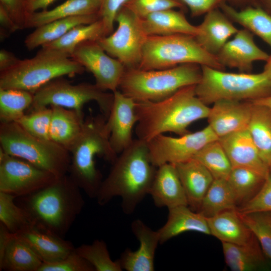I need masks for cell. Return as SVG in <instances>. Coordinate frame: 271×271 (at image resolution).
<instances>
[{
    "label": "cell",
    "instance_id": "obj_1",
    "mask_svg": "<svg viewBox=\"0 0 271 271\" xmlns=\"http://www.w3.org/2000/svg\"><path fill=\"white\" fill-rule=\"evenodd\" d=\"M112 165L101 183L97 203L103 206L114 197H119L123 213L132 214L149 194L157 169L151 161L147 143L134 139Z\"/></svg>",
    "mask_w": 271,
    "mask_h": 271
},
{
    "label": "cell",
    "instance_id": "obj_2",
    "mask_svg": "<svg viewBox=\"0 0 271 271\" xmlns=\"http://www.w3.org/2000/svg\"><path fill=\"white\" fill-rule=\"evenodd\" d=\"M195 87H183L158 101L136 102L137 139L147 143L166 132L182 136L190 132L193 122L207 118L210 107L198 97Z\"/></svg>",
    "mask_w": 271,
    "mask_h": 271
},
{
    "label": "cell",
    "instance_id": "obj_3",
    "mask_svg": "<svg viewBox=\"0 0 271 271\" xmlns=\"http://www.w3.org/2000/svg\"><path fill=\"white\" fill-rule=\"evenodd\" d=\"M30 224L63 237L84 206L81 189L68 174L44 188L21 197Z\"/></svg>",
    "mask_w": 271,
    "mask_h": 271
},
{
    "label": "cell",
    "instance_id": "obj_4",
    "mask_svg": "<svg viewBox=\"0 0 271 271\" xmlns=\"http://www.w3.org/2000/svg\"><path fill=\"white\" fill-rule=\"evenodd\" d=\"M103 114L90 115L84 120L79 137L70 150L68 174L91 198H96L102 176L95 162L96 156L112 164L118 155L113 150Z\"/></svg>",
    "mask_w": 271,
    "mask_h": 271
},
{
    "label": "cell",
    "instance_id": "obj_5",
    "mask_svg": "<svg viewBox=\"0 0 271 271\" xmlns=\"http://www.w3.org/2000/svg\"><path fill=\"white\" fill-rule=\"evenodd\" d=\"M199 66L187 63L164 69H126L118 89L136 102L160 101L183 87L198 83L201 78Z\"/></svg>",
    "mask_w": 271,
    "mask_h": 271
},
{
    "label": "cell",
    "instance_id": "obj_6",
    "mask_svg": "<svg viewBox=\"0 0 271 271\" xmlns=\"http://www.w3.org/2000/svg\"><path fill=\"white\" fill-rule=\"evenodd\" d=\"M85 70L69 54L42 47L33 58L20 59L11 68L0 72V88L18 89L34 93L54 79L82 74Z\"/></svg>",
    "mask_w": 271,
    "mask_h": 271
},
{
    "label": "cell",
    "instance_id": "obj_7",
    "mask_svg": "<svg viewBox=\"0 0 271 271\" xmlns=\"http://www.w3.org/2000/svg\"><path fill=\"white\" fill-rule=\"evenodd\" d=\"M0 145L5 153L28 161L57 177L68 174L70 152L51 140L36 137L16 122L1 123Z\"/></svg>",
    "mask_w": 271,
    "mask_h": 271
},
{
    "label": "cell",
    "instance_id": "obj_8",
    "mask_svg": "<svg viewBox=\"0 0 271 271\" xmlns=\"http://www.w3.org/2000/svg\"><path fill=\"white\" fill-rule=\"evenodd\" d=\"M200 66L201 78L195 92L207 105L223 99L252 101L271 94V80L263 71L236 73Z\"/></svg>",
    "mask_w": 271,
    "mask_h": 271
},
{
    "label": "cell",
    "instance_id": "obj_9",
    "mask_svg": "<svg viewBox=\"0 0 271 271\" xmlns=\"http://www.w3.org/2000/svg\"><path fill=\"white\" fill-rule=\"evenodd\" d=\"M187 63L224 69L217 57L204 50L194 36L184 34L148 36L138 68L164 69Z\"/></svg>",
    "mask_w": 271,
    "mask_h": 271
},
{
    "label": "cell",
    "instance_id": "obj_10",
    "mask_svg": "<svg viewBox=\"0 0 271 271\" xmlns=\"http://www.w3.org/2000/svg\"><path fill=\"white\" fill-rule=\"evenodd\" d=\"M62 77L54 79L35 93L31 110L42 107L58 106L83 113L84 105L95 101L107 119L113 103V93L104 91L96 84H72Z\"/></svg>",
    "mask_w": 271,
    "mask_h": 271
},
{
    "label": "cell",
    "instance_id": "obj_11",
    "mask_svg": "<svg viewBox=\"0 0 271 271\" xmlns=\"http://www.w3.org/2000/svg\"><path fill=\"white\" fill-rule=\"evenodd\" d=\"M116 29L97 42L110 56L119 60L126 69L138 68L148 36L139 18L123 6L115 18Z\"/></svg>",
    "mask_w": 271,
    "mask_h": 271
},
{
    "label": "cell",
    "instance_id": "obj_12",
    "mask_svg": "<svg viewBox=\"0 0 271 271\" xmlns=\"http://www.w3.org/2000/svg\"><path fill=\"white\" fill-rule=\"evenodd\" d=\"M57 178L27 161L5 153L0 149V192L17 197H23L50 185Z\"/></svg>",
    "mask_w": 271,
    "mask_h": 271
},
{
    "label": "cell",
    "instance_id": "obj_13",
    "mask_svg": "<svg viewBox=\"0 0 271 271\" xmlns=\"http://www.w3.org/2000/svg\"><path fill=\"white\" fill-rule=\"evenodd\" d=\"M218 139L208 125L201 130L178 137L161 134L147 142V145L151 161L158 167L192 159L206 145Z\"/></svg>",
    "mask_w": 271,
    "mask_h": 271
},
{
    "label": "cell",
    "instance_id": "obj_14",
    "mask_svg": "<svg viewBox=\"0 0 271 271\" xmlns=\"http://www.w3.org/2000/svg\"><path fill=\"white\" fill-rule=\"evenodd\" d=\"M71 58L92 74L96 85L111 92L118 89L126 68L117 59L109 55L97 41L79 44Z\"/></svg>",
    "mask_w": 271,
    "mask_h": 271
},
{
    "label": "cell",
    "instance_id": "obj_15",
    "mask_svg": "<svg viewBox=\"0 0 271 271\" xmlns=\"http://www.w3.org/2000/svg\"><path fill=\"white\" fill-rule=\"evenodd\" d=\"M113 103L106 125L112 149L119 154L133 141L132 132L138 121L136 101L117 89L112 92Z\"/></svg>",
    "mask_w": 271,
    "mask_h": 271
},
{
    "label": "cell",
    "instance_id": "obj_16",
    "mask_svg": "<svg viewBox=\"0 0 271 271\" xmlns=\"http://www.w3.org/2000/svg\"><path fill=\"white\" fill-rule=\"evenodd\" d=\"M253 103L250 101L220 100L210 107L208 125L218 139L247 129Z\"/></svg>",
    "mask_w": 271,
    "mask_h": 271
},
{
    "label": "cell",
    "instance_id": "obj_17",
    "mask_svg": "<svg viewBox=\"0 0 271 271\" xmlns=\"http://www.w3.org/2000/svg\"><path fill=\"white\" fill-rule=\"evenodd\" d=\"M216 56L224 67L237 68L241 72L250 73L254 62L266 61L269 55L256 45L252 33L243 29L238 30Z\"/></svg>",
    "mask_w": 271,
    "mask_h": 271
},
{
    "label": "cell",
    "instance_id": "obj_18",
    "mask_svg": "<svg viewBox=\"0 0 271 271\" xmlns=\"http://www.w3.org/2000/svg\"><path fill=\"white\" fill-rule=\"evenodd\" d=\"M43 262L26 241L0 224V270L38 271Z\"/></svg>",
    "mask_w": 271,
    "mask_h": 271
},
{
    "label": "cell",
    "instance_id": "obj_19",
    "mask_svg": "<svg viewBox=\"0 0 271 271\" xmlns=\"http://www.w3.org/2000/svg\"><path fill=\"white\" fill-rule=\"evenodd\" d=\"M132 233L138 240L140 246L135 251L126 248L118 259L123 269L127 271H153L155 253L160 238L158 231L152 230L140 219L131 224Z\"/></svg>",
    "mask_w": 271,
    "mask_h": 271
},
{
    "label": "cell",
    "instance_id": "obj_20",
    "mask_svg": "<svg viewBox=\"0 0 271 271\" xmlns=\"http://www.w3.org/2000/svg\"><path fill=\"white\" fill-rule=\"evenodd\" d=\"M234 168L252 170L265 178L270 168L263 161L247 130L218 139Z\"/></svg>",
    "mask_w": 271,
    "mask_h": 271
},
{
    "label": "cell",
    "instance_id": "obj_21",
    "mask_svg": "<svg viewBox=\"0 0 271 271\" xmlns=\"http://www.w3.org/2000/svg\"><path fill=\"white\" fill-rule=\"evenodd\" d=\"M149 195L155 205L168 209L188 205L184 188L174 164H164L157 167Z\"/></svg>",
    "mask_w": 271,
    "mask_h": 271
},
{
    "label": "cell",
    "instance_id": "obj_22",
    "mask_svg": "<svg viewBox=\"0 0 271 271\" xmlns=\"http://www.w3.org/2000/svg\"><path fill=\"white\" fill-rule=\"evenodd\" d=\"M228 18L216 8L208 12L197 26L198 33L194 38L208 53L216 56L229 39L238 31Z\"/></svg>",
    "mask_w": 271,
    "mask_h": 271
},
{
    "label": "cell",
    "instance_id": "obj_23",
    "mask_svg": "<svg viewBox=\"0 0 271 271\" xmlns=\"http://www.w3.org/2000/svg\"><path fill=\"white\" fill-rule=\"evenodd\" d=\"M16 234L29 243L43 262L59 260L75 249L70 241L63 237L31 224Z\"/></svg>",
    "mask_w": 271,
    "mask_h": 271
},
{
    "label": "cell",
    "instance_id": "obj_24",
    "mask_svg": "<svg viewBox=\"0 0 271 271\" xmlns=\"http://www.w3.org/2000/svg\"><path fill=\"white\" fill-rule=\"evenodd\" d=\"M206 219L210 235L221 242L247 245L257 241L236 209L225 211Z\"/></svg>",
    "mask_w": 271,
    "mask_h": 271
},
{
    "label": "cell",
    "instance_id": "obj_25",
    "mask_svg": "<svg viewBox=\"0 0 271 271\" xmlns=\"http://www.w3.org/2000/svg\"><path fill=\"white\" fill-rule=\"evenodd\" d=\"M175 166L186 195L188 206L193 210L198 211L214 179L208 170L194 159Z\"/></svg>",
    "mask_w": 271,
    "mask_h": 271
},
{
    "label": "cell",
    "instance_id": "obj_26",
    "mask_svg": "<svg viewBox=\"0 0 271 271\" xmlns=\"http://www.w3.org/2000/svg\"><path fill=\"white\" fill-rule=\"evenodd\" d=\"M168 210L166 222L157 230L160 244L188 231L210 235L206 217L200 212H194L188 205L176 207Z\"/></svg>",
    "mask_w": 271,
    "mask_h": 271
},
{
    "label": "cell",
    "instance_id": "obj_27",
    "mask_svg": "<svg viewBox=\"0 0 271 271\" xmlns=\"http://www.w3.org/2000/svg\"><path fill=\"white\" fill-rule=\"evenodd\" d=\"M225 263L233 271L271 270V260L262 251L258 241L247 245L222 242Z\"/></svg>",
    "mask_w": 271,
    "mask_h": 271
},
{
    "label": "cell",
    "instance_id": "obj_28",
    "mask_svg": "<svg viewBox=\"0 0 271 271\" xmlns=\"http://www.w3.org/2000/svg\"><path fill=\"white\" fill-rule=\"evenodd\" d=\"M50 107V140L70 152L82 130L85 120L84 113L58 106Z\"/></svg>",
    "mask_w": 271,
    "mask_h": 271
},
{
    "label": "cell",
    "instance_id": "obj_29",
    "mask_svg": "<svg viewBox=\"0 0 271 271\" xmlns=\"http://www.w3.org/2000/svg\"><path fill=\"white\" fill-rule=\"evenodd\" d=\"M144 30L148 36L184 34L195 36L197 26L192 25L181 12L168 9L141 18Z\"/></svg>",
    "mask_w": 271,
    "mask_h": 271
},
{
    "label": "cell",
    "instance_id": "obj_30",
    "mask_svg": "<svg viewBox=\"0 0 271 271\" xmlns=\"http://www.w3.org/2000/svg\"><path fill=\"white\" fill-rule=\"evenodd\" d=\"M101 0H67L50 10L28 14L26 28H37L51 22L70 17L98 15Z\"/></svg>",
    "mask_w": 271,
    "mask_h": 271
},
{
    "label": "cell",
    "instance_id": "obj_31",
    "mask_svg": "<svg viewBox=\"0 0 271 271\" xmlns=\"http://www.w3.org/2000/svg\"><path fill=\"white\" fill-rule=\"evenodd\" d=\"M98 15L78 16L57 20L36 28L24 41L25 47L32 50L55 41L72 28L82 24H88L99 20Z\"/></svg>",
    "mask_w": 271,
    "mask_h": 271
},
{
    "label": "cell",
    "instance_id": "obj_32",
    "mask_svg": "<svg viewBox=\"0 0 271 271\" xmlns=\"http://www.w3.org/2000/svg\"><path fill=\"white\" fill-rule=\"evenodd\" d=\"M224 13L231 20L262 39L271 47V15L260 8L248 7L237 11L223 3Z\"/></svg>",
    "mask_w": 271,
    "mask_h": 271
},
{
    "label": "cell",
    "instance_id": "obj_33",
    "mask_svg": "<svg viewBox=\"0 0 271 271\" xmlns=\"http://www.w3.org/2000/svg\"><path fill=\"white\" fill-rule=\"evenodd\" d=\"M252 103L247 130L262 159L271 168V110Z\"/></svg>",
    "mask_w": 271,
    "mask_h": 271
},
{
    "label": "cell",
    "instance_id": "obj_34",
    "mask_svg": "<svg viewBox=\"0 0 271 271\" xmlns=\"http://www.w3.org/2000/svg\"><path fill=\"white\" fill-rule=\"evenodd\" d=\"M237 208L235 196L227 180L214 179L204 196L198 212L207 218Z\"/></svg>",
    "mask_w": 271,
    "mask_h": 271
},
{
    "label": "cell",
    "instance_id": "obj_35",
    "mask_svg": "<svg viewBox=\"0 0 271 271\" xmlns=\"http://www.w3.org/2000/svg\"><path fill=\"white\" fill-rule=\"evenodd\" d=\"M105 36L103 23L99 19L90 24L78 25L59 39L42 47L59 50L71 57L79 44L86 41H97Z\"/></svg>",
    "mask_w": 271,
    "mask_h": 271
},
{
    "label": "cell",
    "instance_id": "obj_36",
    "mask_svg": "<svg viewBox=\"0 0 271 271\" xmlns=\"http://www.w3.org/2000/svg\"><path fill=\"white\" fill-rule=\"evenodd\" d=\"M265 179L259 173L250 169L232 168L227 181L235 196L237 208L249 201L257 194Z\"/></svg>",
    "mask_w": 271,
    "mask_h": 271
},
{
    "label": "cell",
    "instance_id": "obj_37",
    "mask_svg": "<svg viewBox=\"0 0 271 271\" xmlns=\"http://www.w3.org/2000/svg\"><path fill=\"white\" fill-rule=\"evenodd\" d=\"M34 93L18 89L0 88L1 123L16 122L31 107Z\"/></svg>",
    "mask_w": 271,
    "mask_h": 271
},
{
    "label": "cell",
    "instance_id": "obj_38",
    "mask_svg": "<svg viewBox=\"0 0 271 271\" xmlns=\"http://www.w3.org/2000/svg\"><path fill=\"white\" fill-rule=\"evenodd\" d=\"M211 173L214 179L227 180L232 167L219 140L206 145L194 157Z\"/></svg>",
    "mask_w": 271,
    "mask_h": 271
},
{
    "label": "cell",
    "instance_id": "obj_39",
    "mask_svg": "<svg viewBox=\"0 0 271 271\" xmlns=\"http://www.w3.org/2000/svg\"><path fill=\"white\" fill-rule=\"evenodd\" d=\"M76 252L94 267L95 271H121L119 261L113 260L106 243L96 239L91 244H83L75 248Z\"/></svg>",
    "mask_w": 271,
    "mask_h": 271
},
{
    "label": "cell",
    "instance_id": "obj_40",
    "mask_svg": "<svg viewBox=\"0 0 271 271\" xmlns=\"http://www.w3.org/2000/svg\"><path fill=\"white\" fill-rule=\"evenodd\" d=\"M16 198L0 192V222L13 233H17L31 224L24 210L15 203Z\"/></svg>",
    "mask_w": 271,
    "mask_h": 271
},
{
    "label": "cell",
    "instance_id": "obj_41",
    "mask_svg": "<svg viewBox=\"0 0 271 271\" xmlns=\"http://www.w3.org/2000/svg\"><path fill=\"white\" fill-rule=\"evenodd\" d=\"M239 214L252 232L264 254L271 260V212Z\"/></svg>",
    "mask_w": 271,
    "mask_h": 271
},
{
    "label": "cell",
    "instance_id": "obj_42",
    "mask_svg": "<svg viewBox=\"0 0 271 271\" xmlns=\"http://www.w3.org/2000/svg\"><path fill=\"white\" fill-rule=\"evenodd\" d=\"M51 107H42L32 109L29 113H25L16 122L32 135L41 139L51 140Z\"/></svg>",
    "mask_w": 271,
    "mask_h": 271
},
{
    "label": "cell",
    "instance_id": "obj_43",
    "mask_svg": "<svg viewBox=\"0 0 271 271\" xmlns=\"http://www.w3.org/2000/svg\"><path fill=\"white\" fill-rule=\"evenodd\" d=\"M140 18L168 9H182L184 4L179 0H129L125 5Z\"/></svg>",
    "mask_w": 271,
    "mask_h": 271
},
{
    "label": "cell",
    "instance_id": "obj_44",
    "mask_svg": "<svg viewBox=\"0 0 271 271\" xmlns=\"http://www.w3.org/2000/svg\"><path fill=\"white\" fill-rule=\"evenodd\" d=\"M241 214L255 212H271V168L257 194L249 201L238 207Z\"/></svg>",
    "mask_w": 271,
    "mask_h": 271
},
{
    "label": "cell",
    "instance_id": "obj_45",
    "mask_svg": "<svg viewBox=\"0 0 271 271\" xmlns=\"http://www.w3.org/2000/svg\"><path fill=\"white\" fill-rule=\"evenodd\" d=\"M38 271H95L94 267L75 249L65 258L51 262H43Z\"/></svg>",
    "mask_w": 271,
    "mask_h": 271
},
{
    "label": "cell",
    "instance_id": "obj_46",
    "mask_svg": "<svg viewBox=\"0 0 271 271\" xmlns=\"http://www.w3.org/2000/svg\"><path fill=\"white\" fill-rule=\"evenodd\" d=\"M129 0H101L98 14L103 23L106 36L114 31V24L117 13Z\"/></svg>",
    "mask_w": 271,
    "mask_h": 271
},
{
    "label": "cell",
    "instance_id": "obj_47",
    "mask_svg": "<svg viewBox=\"0 0 271 271\" xmlns=\"http://www.w3.org/2000/svg\"><path fill=\"white\" fill-rule=\"evenodd\" d=\"M27 0H0L2 6L9 13L19 30L25 29L28 13Z\"/></svg>",
    "mask_w": 271,
    "mask_h": 271
},
{
    "label": "cell",
    "instance_id": "obj_48",
    "mask_svg": "<svg viewBox=\"0 0 271 271\" xmlns=\"http://www.w3.org/2000/svg\"><path fill=\"white\" fill-rule=\"evenodd\" d=\"M186 5L193 17L206 14L209 11L221 5L225 0H179Z\"/></svg>",
    "mask_w": 271,
    "mask_h": 271
},
{
    "label": "cell",
    "instance_id": "obj_49",
    "mask_svg": "<svg viewBox=\"0 0 271 271\" xmlns=\"http://www.w3.org/2000/svg\"><path fill=\"white\" fill-rule=\"evenodd\" d=\"M0 38L1 41L19 30L7 11L0 5Z\"/></svg>",
    "mask_w": 271,
    "mask_h": 271
},
{
    "label": "cell",
    "instance_id": "obj_50",
    "mask_svg": "<svg viewBox=\"0 0 271 271\" xmlns=\"http://www.w3.org/2000/svg\"><path fill=\"white\" fill-rule=\"evenodd\" d=\"M19 59L12 52L2 49L0 51V72L6 70L16 65Z\"/></svg>",
    "mask_w": 271,
    "mask_h": 271
},
{
    "label": "cell",
    "instance_id": "obj_51",
    "mask_svg": "<svg viewBox=\"0 0 271 271\" xmlns=\"http://www.w3.org/2000/svg\"><path fill=\"white\" fill-rule=\"evenodd\" d=\"M55 0H27V11L28 14L47 10Z\"/></svg>",
    "mask_w": 271,
    "mask_h": 271
},
{
    "label": "cell",
    "instance_id": "obj_52",
    "mask_svg": "<svg viewBox=\"0 0 271 271\" xmlns=\"http://www.w3.org/2000/svg\"><path fill=\"white\" fill-rule=\"evenodd\" d=\"M250 101L254 104L264 106L271 110V94L265 97Z\"/></svg>",
    "mask_w": 271,
    "mask_h": 271
},
{
    "label": "cell",
    "instance_id": "obj_53",
    "mask_svg": "<svg viewBox=\"0 0 271 271\" xmlns=\"http://www.w3.org/2000/svg\"><path fill=\"white\" fill-rule=\"evenodd\" d=\"M263 72L267 75L271 80V55L269 56L266 63L264 66Z\"/></svg>",
    "mask_w": 271,
    "mask_h": 271
},
{
    "label": "cell",
    "instance_id": "obj_54",
    "mask_svg": "<svg viewBox=\"0 0 271 271\" xmlns=\"http://www.w3.org/2000/svg\"><path fill=\"white\" fill-rule=\"evenodd\" d=\"M268 2H269V3L271 5V0H267Z\"/></svg>",
    "mask_w": 271,
    "mask_h": 271
}]
</instances>
